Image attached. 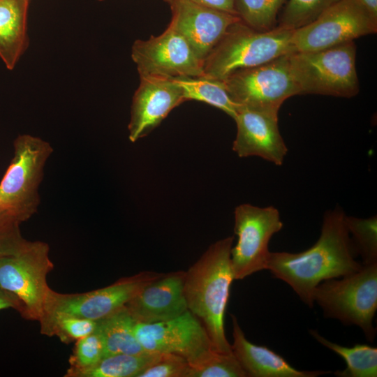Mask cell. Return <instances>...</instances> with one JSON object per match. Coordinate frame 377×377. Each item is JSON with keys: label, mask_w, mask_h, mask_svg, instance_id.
<instances>
[{"label": "cell", "mask_w": 377, "mask_h": 377, "mask_svg": "<svg viewBox=\"0 0 377 377\" xmlns=\"http://www.w3.org/2000/svg\"><path fill=\"white\" fill-rule=\"evenodd\" d=\"M135 320L126 306L98 320V329L103 341L104 357L146 352L135 337Z\"/></svg>", "instance_id": "obj_20"}, {"label": "cell", "mask_w": 377, "mask_h": 377, "mask_svg": "<svg viewBox=\"0 0 377 377\" xmlns=\"http://www.w3.org/2000/svg\"><path fill=\"white\" fill-rule=\"evenodd\" d=\"M185 274L184 271L163 273L128 302L125 306L136 323L165 321L188 311L184 293Z\"/></svg>", "instance_id": "obj_17"}, {"label": "cell", "mask_w": 377, "mask_h": 377, "mask_svg": "<svg viewBox=\"0 0 377 377\" xmlns=\"http://www.w3.org/2000/svg\"><path fill=\"white\" fill-rule=\"evenodd\" d=\"M172 19L169 24L188 43L203 61L228 29L240 18L234 14L188 0H168Z\"/></svg>", "instance_id": "obj_14"}, {"label": "cell", "mask_w": 377, "mask_h": 377, "mask_svg": "<svg viewBox=\"0 0 377 377\" xmlns=\"http://www.w3.org/2000/svg\"><path fill=\"white\" fill-rule=\"evenodd\" d=\"M182 88L186 101L195 100L214 106L235 119L239 105L229 96L222 80L200 77L174 78Z\"/></svg>", "instance_id": "obj_22"}, {"label": "cell", "mask_w": 377, "mask_h": 377, "mask_svg": "<svg viewBox=\"0 0 377 377\" xmlns=\"http://www.w3.org/2000/svg\"><path fill=\"white\" fill-rule=\"evenodd\" d=\"M377 20V0H357Z\"/></svg>", "instance_id": "obj_35"}, {"label": "cell", "mask_w": 377, "mask_h": 377, "mask_svg": "<svg viewBox=\"0 0 377 377\" xmlns=\"http://www.w3.org/2000/svg\"><path fill=\"white\" fill-rule=\"evenodd\" d=\"M20 223H11L0 228V258L16 254L28 243L20 232Z\"/></svg>", "instance_id": "obj_31"}, {"label": "cell", "mask_w": 377, "mask_h": 377, "mask_svg": "<svg viewBox=\"0 0 377 377\" xmlns=\"http://www.w3.org/2000/svg\"><path fill=\"white\" fill-rule=\"evenodd\" d=\"M13 147V157L0 182V206L22 223L38 210V188L53 148L47 141L29 134L18 135Z\"/></svg>", "instance_id": "obj_6"}, {"label": "cell", "mask_w": 377, "mask_h": 377, "mask_svg": "<svg viewBox=\"0 0 377 377\" xmlns=\"http://www.w3.org/2000/svg\"><path fill=\"white\" fill-rule=\"evenodd\" d=\"M232 323V353L246 377H318L331 371H301L292 367L282 356L265 346L250 342L231 314Z\"/></svg>", "instance_id": "obj_18"}, {"label": "cell", "mask_w": 377, "mask_h": 377, "mask_svg": "<svg viewBox=\"0 0 377 377\" xmlns=\"http://www.w3.org/2000/svg\"><path fill=\"white\" fill-rule=\"evenodd\" d=\"M234 237L209 246L186 272L184 293L188 311L205 327L214 348L231 353L225 333L224 316L234 279L230 253Z\"/></svg>", "instance_id": "obj_2"}, {"label": "cell", "mask_w": 377, "mask_h": 377, "mask_svg": "<svg viewBox=\"0 0 377 377\" xmlns=\"http://www.w3.org/2000/svg\"><path fill=\"white\" fill-rule=\"evenodd\" d=\"M12 308L20 313L22 311V305L20 301L10 293L0 287V311Z\"/></svg>", "instance_id": "obj_33"}, {"label": "cell", "mask_w": 377, "mask_h": 377, "mask_svg": "<svg viewBox=\"0 0 377 377\" xmlns=\"http://www.w3.org/2000/svg\"><path fill=\"white\" fill-rule=\"evenodd\" d=\"M346 216L338 206L327 211L318 239L304 251L269 253L266 269L291 287L310 308L314 304L313 291L320 283L348 276L362 267L355 259Z\"/></svg>", "instance_id": "obj_1"}, {"label": "cell", "mask_w": 377, "mask_h": 377, "mask_svg": "<svg viewBox=\"0 0 377 377\" xmlns=\"http://www.w3.org/2000/svg\"><path fill=\"white\" fill-rule=\"evenodd\" d=\"M340 0H288L281 13L279 24L289 29L302 27Z\"/></svg>", "instance_id": "obj_28"}, {"label": "cell", "mask_w": 377, "mask_h": 377, "mask_svg": "<svg viewBox=\"0 0 377 377\" xmlns=\"http://www.w3.org/2000/svg\"><path fill=\"white\" fill-rule=\"evenodd\" d=\"M104 357V346L98 329L76 341L69 358L70 369H80L94 365Z\"/></svg>", "instance_id": "obj_29"}, {"label": "cell", "mask_w": 377, "mask_h": 377, "mask_svg": "<svg viewBox=\"0 0 377 377\" xmlns=\"http://www.w3.org/2000/svg\"><path fill=\"white\" fill-rule=\"evenodd\" d=\"M163 274L143 271L83 293L62 294L51 290L42 317L65 314L93 320L103 319L125 306L144 286Z\"/></svg>", "instance_id": "obj_11"}, {"label": "cell", "mask_w": 377, "mask_h": 377, "mask_svg": "<svg viewBox=\"0 0 377 377\" xmlns=\"http://www.w3.org/2000/svg\"><path fill=\"white\" fill-rule=\"evenodd\" d=\"M288 56L237 71L226 77L222 81L232 100L241 107L279 114L286 99L300 94Z\"/></svg>", "instance_id": "obj_8"}, {"label": "cell", "mask_w": 377, "mask_h": 377, "mask_svg": "<svg viewBox=\"0 0 377 377\" xmlns=\"http://www.w3.org/2000/svg\"><path fill=\"white\" fill-rule=\"evenodd\" d=\"M168 0H165L166 1ZM193 3L209 7L214 9L236 15L234 0H188Z\"/></svg>", "instance_id": "obj_32"}, {"label": "cell", "mask_w": 377, "mask_h": 377, "mask_svg": "<svg viewBox=\"0 0 377 377\" xmlns=\"http://www.w3.org/2000/svg\"><path fill=\"white\" fill-rule=\"evenodd\" d=\"M286 0H234L237 15L250 27L261 31L275 28Z\"/></svg>", "instance_id": "obj_25"}, {"label": "cell", "mask_w": 377, "mask_h": 377, "mask_svg": "<svg viewBox=\"0 0 377 377\" xmlns=\"http://www.w3.org/2000/svg\"><path fill=\"white\" fill-rule=\"evenodd\" d=\"M134 332L145 351L176 354L190 365L215 349L202 323L188 310L165 321L136 323Z\"/></svg>", "instance_id": "obj_13"}, {"label": "cell", "mask_w": 377, "mask_h": 377, "mask_svg": "<svg viewBox=\"0 0 377 377\" xmlns=\"http://www.w3.org/2000/svg\"><path fill=\"white\" fill-rule=\"evenodd\" d=\"M131 58L140 78L204 76L203 61L170 25L158 36L136 40L131 47Z\"/></svg>", "instance_id": "obj_12"}, {"label": "cell", "mask_w": 377, "mask_h": 377, "mask_svg": "<svg viewBox=\"0 0 377 377\" xmlns=\"http://www.w3.org/2000/svg\"><path fill=\"white\" fill-rule=\"evenodd\" d=\"M189 369V363L184 357L173 353H161L138 377H188Z\"/></svg>", "instance_id": "obj_30"}, {"label": "cell", "mask_w": 377, "mask_h": 377, "mask_svg": "<svg viewBox=\"0 0 377 377\" xmlns=\"http://www.w3.org/2000/svg\"><path fill=\"white\" fill-rule=\"evenodd\" d=\"M185 101L183 91L174 78L141 77L132 99L128 126L130 141L135 142L149 135Z\"/></svg>", "instance_id": "obj_15"}, {"label": "cell", "mask_w": 377, "mask_h": 377, "mask_svg": "<svg viewBox=\"0 0 377 377\" xmlns=\"http://www.w3.org/2000/svg\"><path fill=\"white\" fill-rule=\"evenodd\" d=\"M234 216L237 240L231 249V266L235 280H242L266 269L269 241L281 230L283 222L274 206L242 204L235 207Z\"/></svg>", "instance_id": "obj_9"}, {"label": "cell", "mask_w": 377, "mask_h": 377, "mask_svg": "<svg viewBox=\"0 0 377 377\" xmlns=\"http://www.w3.org/2000/svg\"><path fill=\"white\" fill-rule=\"evenodd\" d=\"M30 0H0V58L13 70L27 48Z\"/></svg>", "instance_id": "obj_19"}, {"label": "cell", "mask_w": 377, "mask_h": 377, "mask_svg": "<svg viewBox=\"0 0 377 377\" xmlns=\"http://www.w3.org/2000/svg\"><path fill=\"white\" fill-rule=\"evenodd\" d=\"M345 222L357 256L362 264L377 263V217L357 218L346 216Z\"/></svg>", "instance_id": "obj_26"}, {"label": "cell", "mask_w": 377, "mask_h": 377, "mask_svg": "<svg viewBox=\"0 0 377 377\" xmlns=\"http://www.w3.org/2000/svg\"><path fill=\"white\" fill-rule=\"evenodd\" d=\"M310 334L321 345L341 356L346 362V367L337 371L339 377H376L377 348L367 344H356L350 348L333 343L316 330H310Z\"/></svg>", "instance_id": "obj_23"}, {"label": "cell", "mask_w": 377, "mask_h": 377, "mask_svg": "<svg viewBox=\"0 0 377 377\" xmlns=\"http://www.w3.org/2000/svg\"><path fill=\"white\" fill-rule=\"evenodd\" d=\"M353 41L312 52L289 54V64L300 94L352 98L359 92Z\"/></svg>", "instance_id": "obj_5"}, {"label": "cell", "mask_w": 377, "mask_h": 377, "mask_svg": "<svg viewBox=\"0 0 377 377\" xmlns=\"http://www.w3.org/2000/svg\"><path fill=\"white\" fill-rule=\"evenodd\" d=\"M50 248L41 241H29L19 253L0 258V287L20 302V315L39 321L52 290L47 282L54 269Z\"/></svg>", "instance_id": "obj_7"}, {"label": "cell", "mask_w": 377, "mask_h": 377, "mask_svg": "<svg viewBox=\"0 0 377 377\" xmlns=\"http://www.w3.org/2000/svg\"><path fill=\"white\" fill-rule=\"evenodd\" d=\"M96 1H105V0H96Z\"/></svg>", "instance_id": "obj_36"}, {"label": "cell", "mask_w": 377, "mask_h": 377, "mask_svg": "<svg viewBox=\"0 0 377 377\" xmlns=\"http://www.w3.org/2000/svg\"><path fill=\"white\" fill-rule=\"evenodd\" d=\"M279 114L239 107L235 118L232 149L239 157L258 156L280 166L288 152L280 133Z\"/></svg>", "instance_id": "obj_16"}, {"label": "cell", "mask_w": 377, "mask_h": 377, "mask_svg": "<svg viewBox=\"0 0 377 377\" xmlns=\"http://www.w3.org/2000/svg\"><path fill=\"white\" fill-rule=\"evenodd\" d=\"M293 33V29L281 26L258 31L240 20L228 29L205 59L204 76L223 80L237 71L295 52Z\"/></svg>", "instance_id": "obj_3"}, {"label": "cell", "mask_w": 377, "mask_h": 377, "mask_svg": "<svg viewBox=\"0 0 377 377\" xmlns=\"http://www.w3.org/2000/svg\"><path fill=\"white\" fill-rule=\"evenodd\" d=\"M161 353L144 352L138 354H114L103 357L89 367L68 369L66 377H138L152 364Z\"/></svg>", "instance_id": "obj_21"}, {"label": "cell", "mask_w": 377, "mask_h": 377, "mask_svg": "<svg viewBox=\"0 0 377 377\" xmlns=\"http://www.w3.org/2000/svg\"><path fill=\"white\" fill-rule=\"evenodd\" d=\"M188 377H246V375L232 352L222 353L212 349L190 365Z\"/></svg>", "instance_id": "obj_27"}, {"label": "cell", "mask_w": 377, "mask_h": 377, "mask_svg": "<svg viewBox=\"0 0 377 377\" xmlns=\"http://www.w3.org/2000/svg\"><path fill=\"white\" fill-rule=\"evenodd\" d=\"M15 223L20 224L12 214L0 206V228Z\"/></svg>", "instance_id": "obj_34"}, {"label": "cell", "mask_w": 377, "mask_h": 377, "mask_svg": "<svg viewBox=\"0 0 377 377\" xmlns=\"http://www.w3.org/2000/svg\"><path fill=\"white\" fill-rule=\"evenodd\" d=\"M320 283L313 293V302L325 318L345 325L360 327L372 342L376 334L374 318L377 309V263L363 265L355 273Z\"/></svg>", "instance_id": "obj_4"}, {"label": "cell", "mask_w": 377, "mask_h": 377, "mask_svg": "<svg viewBox=\"0 0 377 377\" xmlns=\"http://www.w3.org/2000/svg\"><path fill=\"white\" fill-rule=\"evenodd\" d=\"M39 323L41 334L57 336L62 342L68 343L92 333L97 327L98 320L54 314L42 317Z\"/></svg>", "instance_id": "obj_24"}, {"label": "cell", "mask_w": 377, "mask_h": 377, "mask_svg": "<svg viewBox=\"0 0 377 377\" xmlns=\"http://www.w3.org/2000/svg\"><path fill=\"white\" fill-rule=\"evenodd\" d=\"M377 31V20L357 0H340L310 23L294 29L295 52L321 50Z\"/></svg>", "instance_id": "obj_10"}]
</instances>
